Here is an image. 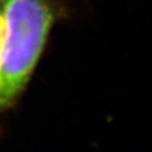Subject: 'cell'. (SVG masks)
Instances as JSON below:
<instances>
[{"label":"cell","mask_w":152,"mask_h":152,"mask_svg":"<svg viewBox=\"0 0 152 152\" xmlns=\"http://www.w3.org/2000/svg\"><path fill=\"white\" fill-rule=\"evenodd\" d=\"M65 15L61 0H3L0 113L11 108L24 91L53 26Z\"/></svg>","instance_id":"cell-1"},{"label":"cell","mask_w":152,"mask_h":152,"mask_svg":"<svg viewBox=\"0 0 152 152\" xmlns=\"http://www.w3.org/2000/svg\"><path fill=\"white\" fill-rule=\"evenodd\" d=\"M1 30H3V0H0V40H1Z\"/></svg>","instance_id":"cell-2"}]
</instances>
